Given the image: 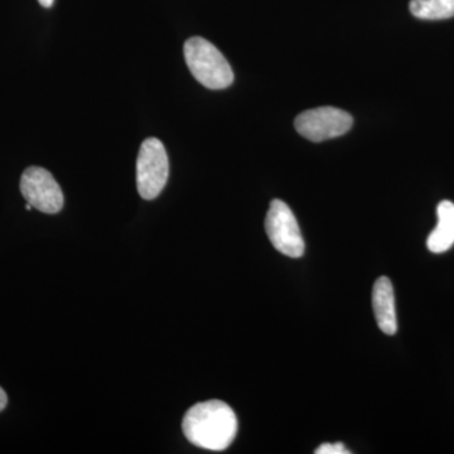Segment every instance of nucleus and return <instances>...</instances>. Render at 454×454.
<instances>
[{
    "label": "nucleus",
    "mask_w": 454,
    "mask_h": 454,
    "mask_svg": "<svg viewBox=\"0 0 454 454\" xmlns=\"http://www.w3.org/2000/svg\"><path fill=\"white\" fill-rule=\"evenodd\" d=\"M184 435L202 450H225L238 433V418L226 403L208 400L188 409L182 423Z\"/></svg>",
    "instance_id": "f257e3e1"
},
{
    "label": "nucleus",
    "mask_w": 454,
    "mask_h": 454,
    "mask_svg": "<svg viewBox=\"0 0 454 454\" xmlns=\"http://www.w3.org/2000/svg\"><path fill=\"white\" fill-rule=\"evenodd\" d=\"M184 52L191 74L205 88L223 90L234 82L231 66L211 42L202 37L190 38Z\"/></svg>",
    "instance_id": "f03ea898"
},
{
    "label": "nucleus",
    "mask_w": 454,
    "mask_h": 454,
    "mask_svg": "<svg viewBox=\"0 0 454 454\" xmlns=\"http://www.w3.org/2000/svg\"><path fill=\"white\" fill-rule=\"evenodd\" d=\"M169 176L168 155L163 143L157 138L143 142L137 160V187L140 197L154 200L166 187Z\"/></svg>",
    "instance_id": "7ed1b4c3"
},
{
    "label": "nucleus",
    "mask_w": 454,
    "mask_h": 454,
    "mask_svg": "<svg viewBox=\"0 0 454 454\" xmlns=\"http://www.w3.org/2000/svg\"><path fill=\"white\" fill-rule=\"evenodd\" d=\"M265 231L271 245L289 258H301L304 254V240L300 225L289 206L273 200L265 219Z\"/></svg>",
    "instance_id": "20e7f679"
},
{
    "label": "nucleus",
    "mask_w": 454,
    "mask_h": 454,
    "mask_svg": "<svg viewBox=\"0 0 454 454\" xmlns=\"http://www.w3.org/2000/svg\"><path fill=\"white\" fill-rule=\"evenodd\" d=\"M354 124L348 113L333 106L316 107L295 118V129L303 138L319 143L348 133Z\"/></svg>",
    "instance_id": "39448f33"
},
{
    "label": "nucleus",
    "mask_w": 454,
    "mask_h": 454,
    "mask_svg": "<svg viewBox=\"0 0 454 454\" xmlns=\"http://www.w3.org/2000/svg\"><path fill=\"white\" fill-rule=\"evenodd\" d=\"M20 192L27 203L43 214L55 215L64 207V193L49 170L29 167L20 178Z\"/></svg>",
    "instance_id": "423d86ee"
},
{
    "label": "nucleus",
    "mask_w": 454,
    "mask_h": 454,
    "mask_svg": "<svg viewBox=\"0 0 454 454\" xmlns=\"http://www.w3.org/2000/svg\"><path fill=\"white\" fill-rule=\"evenodd\" d=\"M372 309L379 328L385 334L394 336L397 331L395 295L389 278L380 277L373 284Z\"/></svg>",
    "instance_id": "0eeeda50"
},
{
    "label": "nucleus",
    "mask_w": 454,
    "mask_h": 454,
    "mask_svg": "<svg viewBox=\"0 0 454 454\" xmlns=\"http://www.w3.org/2000/svg\"><path fill=\"white\" fill-rule=\"evenodd\" d=\"M438 223L430 232L427 247L430 253H446L454 244V203L442 201L437 207Z\"/></svg>",
    "instance_id": "6e6552de"
},
{
    "label": "nucleus",
    "mask_w": 454,
    "mask_h": 454,
    "mask_svg": "<svg viewBox=\"0 0 454 454\" xmlns=\"http://www.w3.org/2000/svg\"><path fill=\"white\" fill-rule=\"evenodd\" d=\"M411 12L419 20H448L454 17V0H411Z\"/></svg>",
    "instance_id": "1a4fd4ad"
},
{
    "label": "nucleus",
    "mask_w": 454,
    "mask_h": 454,
    "mask_svg": "<svg viewBox=\"0 0 454 454\" xmlns=\"http://www.w3.org/2000/svg\"><path fill=\"white\" fill-rule=\"evenodd\" d=\"M316 454H348L351 453L348 450L343 443H325L319 446L315 450Z\"/></svg>",
    "instance_id": "9d476101"
},
{
    "label": "nucleus",
    "mask_w": 454,
    "mask_h": 454,
    "mask_svg": "<svg viewBox=\"0 0 454 454\" xmlns=\"http://www.w3.org/2000/svg\"><path fill=\"white\" fill-rule=\"evenodd\" d=\"M8 404V396L5 391L0 387V411H4L5 406Z\"/></svg>",
    "instance_id": "9b49d317"
},
{
    "label": "nucleus",
    "mask_w": 454,
    "mask_h": 454,
    "mask_svg": "<svg viewBox=\"0 0 454 454\" xmlns=\"http://www.w3.org/2000/svg\"><path fill=\"white\" fill-rule=\"evenodd\" d=\"M53 2H55V0H38V3H40L42 7H43V8L52 7Z\"/></svg>",
    "instance_id": "f8f14e48"
}]
</instances>
